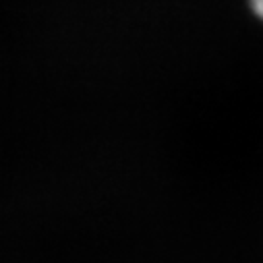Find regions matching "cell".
Here are the masks:
<instances>
[{"label": "cell", "instance_id": "cell-1", "mask_svg": "<svg viewBox=\"0 0 263 263\" xmlns=\"http://www.w3.org/2000/svg\"><path fill=\"white\" fill-rule=\"evenodd\" d=\"M251 5L259 17H263V0H251Z\"/></svg>", "mask_w": 263, "mask_h": 263}]
</instances>
